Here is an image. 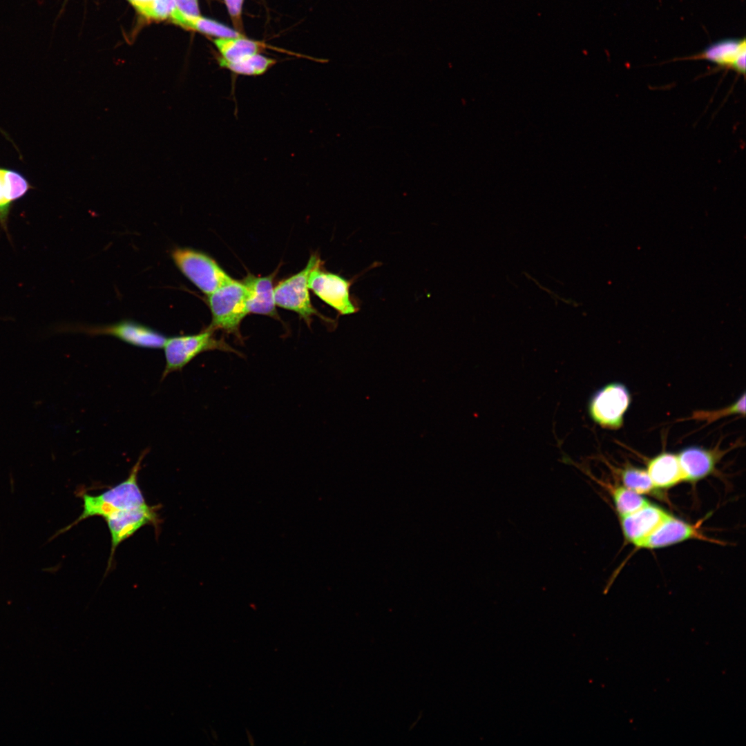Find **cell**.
I'll return each mask as SVG.
<instances>
[{
  "label": "cell",
  "instance_id": "obj_1",
  "mask_svg": "<svg viewBox=\"0 0 746 746\" xmlns=\"http://www.w3.org/2000/svg\"><path fill=\"white\" fill-rule=\"evenodd\" d=\"M147 450L140 455L124 481L97 495L84 494L82 496L83 512L74 522L64 528V531L91 517L100 516L106 519L119 512L146 505L137 482V476Z\"/></svg>",
  "mask_w": 746,
  "mask_h": 746
},
{
  "label": "cell",
  "instance_id": "obj_5",
  "mask_svg": "<svg viewBox=\"0 0 746 746\" xmlns=\"http://www.w3.org/2000/svg\"><path fill=\"white\" fill-rule=\"evenodd\" d=\"M321 260L318 255L312 254L304 269L280 281L274 287L276 306L297 313L308 325H310L314 315L327 321L312 306L308 287L309 274Z\"/></svg>",
  "mask_w": 746,
  "mask_h": 746
},
{
  "label": "cell",
  "instance_id": "obj_4",
  "mask_svg": "<svg viewBox=\"0 0 746 746\" xmlns=\"http://www.w3.org/2000/svg\"><path fill=\"white\" fill-rule=\"evenodd\" d=\"M171 257L180 271L207 296L232 278L208 255L189 248H176Z\"/></svg>",
  "mask_w": 746,
  "mask_h": 746
},
{
  "label": "cell",
  "instance_id": "obj_26",
  "mask_svg": "<svg viewBox=\"0 0 746 746\" xmlns=\"http://www.w3.org/2000/svg\"><path fill=\"white\" fill-rule=\"evenodd\" d=\"M228 11L236 28H242L241 13L244 0H224Z\"/></svg>",
  "mask_w": 746,
  "mask_h": 746
},
{
  "label": "cell",
  "instance_id": "obj_24",
  "mask_svg": "<svg viewBox=\"0 0 746 746\" xmlns=\"http://www.w3.org/2000/svg\"><path fill=\"white\" fill-rule=\"evenodd\" d=\"M5 177L13 202L22 198L30 188L27 180L17 171L5 169Z\"/></svg>",
  "mask_w": 746,
  "mask_h": 746
},
{
  "label": "cell",
  "instance_id": "obj_11",
  "mask_svg": "<svg viewBox=\"0 0 746 746\" xmlns=\"http://www.w3.org/2000/svg\"><path fill=\"white\" fill-rule=\"evenodd\" d=\"M669 516L662 508L649 503L640 510L620 517L624 537L638 548Z\"/></svg>",
  "mask_w": 746,
  "mask_h": 746
},
{
  "label": "cell",
  "instance_id": "obj_12",
  "mask_svg": "<svg viewBox=\"0 0 746 746\" xmlns=\"http://www.w3.org/2000/svg\"><path fill=\"white\" fill-rule=\"evenodd\" d=\"M693 539L709 540L697 525L688 524L670 515L638 548H660Z\"/></svg>",
  "mask_w": 746,
  "mask_h": 746
},
{
  "label": "cell",
  "instance_id": "obj_20",
  "mask_svg": "<svg viewBox=\"0 0 746 746\" xmlns=\"http://www.w3.org/2000/svg\"><path fill=\"white\" fill-rule=\"evenodd\" d=\"M620 477L624 486L640 495L658 492L647 470L627 465L622 469Z\"/></svg>",
  "mask_w": 746,
  "mask_h": 746
},
{
  "label": "cell",
  "instance_id": "obj_13",
  "mask_svg": "<svg viewBox=\"0 0 746 746\" xmlns=\"http://www.w3.org/2000/svg\"><path fill=\"white\" fill-rule=\"evenodd\" d=\"M723 453L718 448L689 446L682 449L677 456L684 481H698L711 475Z\"/></svg>",
  "mask_w": 746,
  "mask_h": 746
},
{
  "label": "cell",
  "instance_id": "obj_2",
  "mask_svg": "<svg viewBox=\"0 0 746 746\" xmlns=\"http://www.w3.org/2000/svg\"><path fill=\"white\" fill-rule=\"evenodd\" d=\"M249 290L243 282L231 279L208 295L211 323L208 328L221 329L241 338L240 325L248 314Z\"/></svg>",
  "mask_w": 746,
  "mask_h": 746
},
{
  "label": "cell",
  "instance_id": "obj_10",
  "mask_svg": "<svg viewBox=\"0 0 746 746\" xmlns=\"http://www.w3.org/2000/svg\"><path fill=\"white\" fill-rule=\"evenodd\" d=\"M745 39L727 38L716 41L699 53L684 59L707 60L720 68L731 69L745 75Z\"/></svg>",
  "mask_w": 746,
  "mask_h": 746
},
{
  "label": "cell",
  "instance_id": "obj_22",
  "mask_svg": "<svg viewBox=\"0 0 746 746\" xmlns=\"http://www.w3.org/2000/svg\"><path fill=\"white\" fill-rule=\"evenodd\" d=\"M745 414V394H743L734 403L730 406L719 410L714 411H696L691 419L706 421L707 423L731 414Z\"/></svg>",
  "mask_w": 746,
  "mask_h": 746
},
{
  "label": "cell",
  "instance_id": "obj_15",
  "mask_svg": "<svg viewBox=\"0 0 746 746\" xmlns=\"http://www.w3.org/2000/svg\"><path fill=\"white\" fill-rule=\"evenodd\" d=\"M647 471L658 489L671 488L684 481L677 455L663 452L650 459Z\"/></svg>",
  "mask_w": 746,
  "mask_h": 746
},
{
  "label": "cell",
  "instance_id": "obj_9",
  "mask_svg": "<svg viewBox=\"0 0 746 746\" xmlns=\"http://www.w3.org/2000/svg\"><path fill=\"white\" fill-rule=\"evenodd\" d=\"M84 331L92 335L111 336L131 345L149 349L162 348L166 340V336L162 333L131 321L89 327Z\"/></svg>",
  "mask_w": 746,
  "mask_h": 746
},
{
  "label": "cell",
  "instance_id": "obj_14",
  "mask_svg": "<svg viewBox=\"0 0 746 746\" xmlns=\"http://www.w3.org/2000/svg\"><path fill=\"white\" fill-rule=\"evenodd\" d=\"M273 280V275L260 277L251 274L242 280L249 290L247 303L248 314L278 318L276 309Z\"/></svg>",
  "mask_w": 746,
  "mask_h": 746
},
{
  "label": "cell",
  "instance_id": "obj_17",
  "mask_svg": "<svg viewBox=\"0 0 746 746\" xmlns=\"http://www.w3.org/2000/svg\"><path fill=\"white\" fill-rule=\"evenodd\" d=\"M183 28L195 30L218 38L240 37L243 35L215 20L200 15L191 18H180L173 21Z\"/></svg>",
  "mask_w": 746,
  "mask_h": 746
},
{
  "label": "cell",
  "instance_id": "obj_21",
  "mask_svg": "<svg viewBox=\"0 0 746 746\" xmlns=\"http://www.w3.org/2000/svg\"><path fill=\"white\" fill-rule=\"evenodd\" d=\"M134 8L148 19L170 18L174 9L173 0H127Z\"/></svg>",
  "mask_w": 746,
  "mask_h": 746
},
{
  "label": "cell",
  "instance_id": "obj_7",
  "mask_svg": "<svg viewBox=\"0 0 746 746\" xmlns=\"http://www.w3.org/2000/svg\"><path fill=\"white\" fill-rule=\"evenodd\" d=\"M321 260L311 271L308 287L319 298L336 310L340 315H349L358 309L350 294L351 281L342 276L324 271Z\"/></svg>",
  "mask_w": 746,
  "mask_h": 746
},
{
  "label": "cell",
  "instance_id": "obj_16",
  "mask_svg": "<svg viewBox=\"0 0 746 746\" xmlns=\"http://www.w3.org/2000/svg\"><path fill=\"white\" fill-rule=\"evenodd\" d=\"M213 42L219 50L222 58L229 62H238L258 54L262 47L260 42L252 41L244 36L233 38H218Z\"/></svg>",
  "mask_w": 746,
  "mask_h": 746
},
{
  "label": "cell",
  "instance_id": "obj_6",
  "mask_svg": "<svg viewBox=\"0 0 746 746\" xmlns=\"http://www.w3.org/2000/svg\"><path fill=\"white\" fill-rule=\"evenodd\" d=\"M631 401V394L624 384L610 383L591 396L588 412L591 419L600 426L617 430L623 425L624 417Z\"/></svg>",
  "mask_w": 746,
  "mask_h": 746
},
{
  "label": "cell",
  "instance_id": "obj_3",
  "mask_svg": "<svg viewBox=\"0 0 746 746\" xmlns=\"http://www.w3.org/2000/svg\"><path fill=\"white\" fill-rule=\"evenodd\" d=\"M163 347L166 363L162 380L171 372L182 370L204 352L220 350L242 356L223 339L217 338L214 331L208 327L198 334L166 338Z\"/></svg>",
  "mask_w": 746,
  "mask_h": 746
},
{
  "label": "cell",
  "instance_id": "obj_18",
  "mask_svg": "<svg viewBox=\"0 0 746 746\" xmlns=\"http://www.w3.org/2000/svg\"><path fill=\"white\" fill-rule=\"evenodd\" d=\"M218 62L220 67L236 74L257 76L264 74L276 61L258 53L238 62H229L220 57Z\"/></svg>",
  "mask_w": 746,
  "mask_h": 746
},
{
  "label": "cell",
  "instance_id": "obj_25",
  "mask_svg": "<svg viewBox=\"0 0 746 746\" xmlns=\"http://www.w3.org/2000/svg\"><path fill=\"white\" fill-rule=\"evenodd\" d=\"M174 9L170 16L172 21L180 18H191L200 16L198 0H173Z\"/></svg>",
  "mask_w": 746,
  "mask_h": 746
},
{
  "label": "cell",
  "instance_id": "obj_23",
  "mask_svg": "<svg viewBox=\"0 0 746 746\" xmlns=\"http://www.w3.org/2000/svg\"><path fill=\"white\" fill-rule=\"evenodd\" d=\"M13 200L5 178V169H0V224L7 231V223Z\"/></svg>",
  "mask_w": 746,
  "mask_h": 746
},
{
  "label": "cell",
  "instance_id": "obj_8",
  "mask_svg": "<svg viewBox=\"0 0 746 746\" xmlns=\"http://www.w3.org/2000/svg\"><path fill=\"white\" fill-rule=\"evenodd\" d=\"M157 510L155 506L146 504L119 512L105 519L111 537V550L107 570L110 568L115 551L121 542L145 525L151 524L155 528L158 526L160 518Z\"/></svg>",
  "mask_w": 746,
  "mask_h": 746
},
{
  "label": "cell",
  "instance_id": "obj_19",
  "mask_svg": "<svg viewBox=\"0 0 746 746\" xmlns=\"http://www.w3.org/2000/svg\"><path fill=\"white\" fill-rule=\"evenodd\" d=\"M611 494L615 508L620 517L630 515L649 504V501L642 495L624 486L612 487Z\"/></svg>",
  "mask_w": 746,
  "mask_h": 746
}]
</instances>
